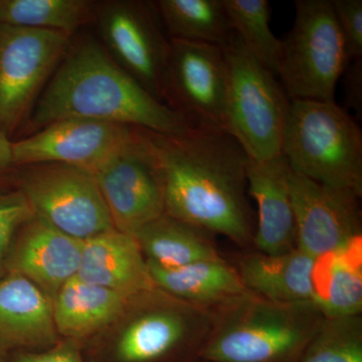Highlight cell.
<instances>
[{
	"label": "cell",
	"mask_w": 362,
	"mask_h": 362,
	"mask_svg": "<svg viewBox=\"0 0 362 362\" xmlns=\"http://www.w3.org/2000/svg\"><path fill=\"white\" fill-rule=\"evenodd\" d=\"M150 133L165 214L238 246H252L256 226L247 201L250 157L240 143L226 131L206 128L180 136Z\"/></svg>",
	"instance_id": "cell-1"
},
{
	"label": "cell",
	"mask_w": 362,
	"mask_h": 362,
	"mask_svg": "<svg viewBox=\"0 0 362 362\" xmlns=\"http://www.w3.org/2000/svg\"><path fill=\"white\" fill-rule=\"evenodd\" d=\"M73 118L135 126L164 136L192 129L92 40L66 56L35 106L32 126L37 129Z\"/></svg>",
	"instance_id": "cell-2"
},
{
	"label": "cell",
	"mask_w": 362,
	"mask_h": 362,
	"mask_svg": "<svg viewBox=\"0 0 362 362\" xmlns=\"http://www.w3.org/2000/svg\"><path fill=\"white\" fill-rule=\"evenodd\" d=\"M211 314L202 362H298L325 318L313 300L272 301L250 291Z\"/></svg>",
	"instance_id": "cell-3"
},
{
	"label": "cell",
	"mask_w": 362,
	"mask_h": 362,
	"mask_svg": "<svg viewBox=\"0 0 362 362\" xmlns=\"http://www.w3.org/2000/svg\"><path fill=\"white\" fill-rule=\"evenodd\" d=\"M281 154L293 173L362 197V134L335 101L292 100Z\"/></svg>",
	"instance_id": "cell-4"
},
{
	"label": "cell",
	"mask_w": 362,
	"mask_h": 362,
	"mask_svg": "<svg viewBox=\"0 0 362 362\" xmlns=\"http://www.w3.org/2000/svg\"><path fill=\"white\" fill-rule=\"evenodd\" d=\"M110 362H197L213 322L209 309L154 288L135 298Z\"/></svg>",
	"instance_id": "cell-5"
},
{
	"label": "cell",
	"mask_w": 362,
	"mask_h": 362,
	"mask_svg": "<svg viewBox=\"0 0 362 362\" xmlns=\"http://www.w3.org/2000/svg\"><path fill=\"white\" fill-rule=\"evenodd\" d=\"M228 66L226 131L254 160L280 156L290 103L275 76L237 35L223 47Z\"/></svg>",
	"instance_id": "cell-6"
},
{
	"label": "cell",
	"mask_w": 362,
	"mask_h": 362,
	"mask_svg": "<svg viewBox=\"0 0 362 362\" xmlns=\"http://www.w3.org/2000/svg\"><path fill=\"white\" fill-rule=\"evenodd\" d=\"M294 23L282 40L278 76L292 100L335 101L349 64L330 0H296Z\"/></svg>",
	"instance_id": "cell-7"
},
{
	"label": "cell",
	"mask_w": 362,
	"mask_h": 362,
	"mask_svg": "<svg viewBox=\"0 0 362 362\" xmlns=\"http://www.w3.org/2000/svg\"><path fill=\"white\" fill-rule=\"evenodd\" d=\"M23 192L35 218L75 239H92L114 230L108 207L87 169L47 164L33 169Z\"/></svg>",
	"instance_id": "cell-8"
},
{
	"label": "cell",
	"mask_w": 362,
	"mask_h": 362,
	"mask_svg": "<svg viewBox=\"0 0 362 362\" xmlns=\"http://www.w3.org/2000/svg\"><path fill=\"white\" fill-rule=\"evenodd\" d=\"M90 173L116 230L133 237L165 214L160 166L149 136L138 135Z\"/></svg>",
	"instance_id": "cell-9"
},
{
	"label": "cell",
	"mask_w": 362,
	"mask_h": 362,
	"mask_svg": "<svg viewBox=\"0 0 362 362\" xmlns=\"http://www.w3.org/2000/svg\"><path fill=\"white\" fill-rule=\"evenodd\" d=\"M228 66L223 47L173 40L162 95H169L192 128L226 131Z\"/></svg>",
	"instance_id": "cell-10"
},
{
	"label": "cell",
	"mask_w": 362,
	"mask_h": 362,
	"mask_svg": "<svg viewBox=\"0 0 362 362\" xmlns=\"http://www.w3.org/2000/svg\"><path fill=\"white\" fill-rule=\"evenodd\" d=\"M69 44L65 33L0 25V127L20 122Z\"/></svg>",
	"instance_id": "cell-11"
},
{
	"label": "cell",
	"mask_w": 362,
	"mask_h": 362,
	"mask_svg": "<svg viewBox=\"0 0 362 362\" xmlns=\"http://www.w3.org/2000/svg\"><path fill=\"white\" fill-rule=\"evenodd\" d=\"M289 187L298 249L316 259L361 237V197L321 185L291 169Z\"/></svg>",
	"instance_id": "cell-12"
},
{
	"label": "cell",
	"mask_w": 362,
	"mask_h": 362,
	"mask_svg": "<svg viewBox=\"0 0 362 362\" xmlns=\"http://www.w3.org/2000/svg\"><path fill=\"white\" fill-rule=\"evenodd\" d=\"M130 126L65 119L11 143L13 164H64L92 171L137 137Z\"/></svg>",
	"instance_id": "cell-13"
},
{
	"label": "cell",
	"mask_w": 362,
	"mask_h": 362,
	"mask_svg": "<svg viewBox=\"0 0 362 362\" xmlns=\"http://www.w3.org/2000/svg\"><path fill=\"white\" fill-rule=\"evenodd\" d=\"M101 25L105 40L123 70L159 100L169 45L148 11L141 4H117L106 9Z\"/></svg>",
	"instance_id": "cell-14"
},
{
	"label": "cell",
	"mask_w": 362,
	"mask_h": 362,
	"mask_svg": "<svg viewBox=\"0 0 362 362\" xmlns=\"http://www.w3.org/2000/svg\"><path fill=\"white\" fill-rule=\"evenodd\" d=\"M83 247V240L33 218L7 255L6 263L8 271L25 276L54 301L61 288L77 277Z\"/></svg>",
	"instance_id": "cell-15"
},
{
	"label": "cell",
	"mask_w": 362,
	"mask_h": 362,
	"mask_svg": "<svg viewBox=\"0 0 362 362\" xmlns=\"http://www.w3.org/2000/svg\"><path fill=\"white\" fill-rule=\"evenodd\" d=\"M290 168L282 154L267 160L249 158L247 194L258 206L252 246L276 255L296 249V223L289 187Z\"/></svg>",
	"instance_id": "cell-16"
},
{
	"label": "cell",
	"mask_w": 362,
	"mask_h": 362,
	"mask_svg": "<svg viewBox=\"0 0 362 362\" xmlns=\"http://www.w3.org/2000/svg\"><path fill=\"white\" fill-rule=\"evenodd\" d=\"M58 342L51 298L16 272L0 276V347L37 351Z\"/></svg>",
	"instance_id": "cell-17"
},
{
	"label": "cell",
	"mask_w": 362,
	"mask_h": 362,
	"mask_svg": "<svg viewBox=\"0 0 362 362\" xmlns=\"http://www.w3.org/2000/svg\"><path fill=\"white\" fill-rule=\"evenodd\" d=\"M78 277L130 298L156 287L138 243L116 228L85 240Z\"/></svg>",
	"instance_id": "cell-18"
},
{
	"label": "cell",
	"mask_w": 362,
	"mask_h": 362,
	"mask_svg": "<svg viewBox=\"0 0 362 362\" xmlns=\"http://www.w3.org/2000/svg\"><path fill=\"white\" fill-rule=\"evenodd\" d=\"M135 298L90 284L77 276L61 288L52 301L57 332L76 342L92 337L125 315Z\"/></svg>",
	"instance_id": "cell-19"
},
{
	"label": "cell",
	"mask_w": 362,
	"mask_h": 362,
	"mask_svg": "<svg viewBox=\"0 0 362 362\" xmlns=\"http://www.w3.org/2000/svg\"><path fill=\"white\" fill-rule=\"evenodd\" d=\"M315 258L296 249L270 255L247 252L240 258L237 271L247 291L277 302L313 300Z\"/></svg>",
	"instance_id": "cell-20"
},
{
	"label": "cell",
	"mask_w": 362,
	"mask_h": 362,
	"mask_svg": "<svg viewBox=\"0 0 362 362\" xmlns=\"http://www.w3.org/2000/svg\"><path fill=\"white\" fill-rule=\"evenodd\" d=\"M147 265L157 288L209 310L247 292L237 268L223 258L195 262L180 268H162L149 262Z\"/></svg>",
	"instance_id": "cell-21"
},
{
	"label": "cell",
	"mask_w": 362,
	"mask_h": 362,
	"mask_svg": "<svg viewBox=\"0 0 362 362\" xmlns=\"http://www.w3.org/2000/svg\"><path fill=\"white\" fill-rule=\"evenodd\" d=\"M312 285L313 301L324 316L361 315L362 238L316 258Z\"/></svg>",
	"instance_id": "cell-22"
},
{
	"label": "cell",
	"mask_w": 362,
	"mask_h": 362,
	"mask_svg": "<svg viewBox=\"0 0 362 362\" xmlns=\"http://www.w3.org/2000/svg\"><path fill=\"white\" fill-rule=\"evenodd\" d=\"M211 233L164 214L133 235L143 256L162 268L221 259Z\"/></svg>",
	"instance_id": "cell-23"
},
{
	"label": "cell",
	"mask_w": 362,
	"mask_h": 362,
	"mask_svg": "<svg viewBox=\"0 0 362 362\" xmlns=\"http://www.w3.org/2000/svg\"><path fill=\"white\" fill-rule=\"evenodd\" d=\"M158 6L173 40L223 47L233 39L223 0H161Z\"/></svg>",
	"instance_id": "cell-24"
},
{
	"label": "cell",
	"mask_w": 362,
	"mask_h": 362,
	"mask_svg": "<svg viewBox=\"0 0 362 362\" xmlns=\"http://www.w3.org/2000/svg\"><path fill=\"white\" fill-rule=\"evenodd\" d=\"M233 33L250 54L267 70L278 75L282 40L270 26V4L267 0H223Z\"/></svg>",
	"instance_id": "cell-25"
},
{
	"label": "cell",
	"mask_w": 362,
	"mask_h": 362,
	"mask_svg": "<svg viewBox=\"0 0 362 362\" xmlns=\"http://www.w3.org/2000/svg\"><path fill=\"white\" fill-rule=\"evenodd\" d=\"M90 8L84 0H0V25L71 35L87 21Z\"/></svg>",
	"instance_id": "cell-26"
},
{
	"label": "cell",
	"mask_w": 362,
	"mask_h": 362,
	"mask_svg": "<svg viewBox=\"0 0 362 362\" xmlns=\"http://www.w3.org/2000/svg\"><path fill=\"white\" fill-rule=\"evenodd\" d=\"M298 362H362V317H325Z\"/></svg>",
	"instance_id": "cell-27"
},
{
	"label": "cell",
	"mask_w": 362,
	"mask_h": 362,
	"mask_svg": "<svg viewBox=\"0 0 362 362\" xmlns=\"http://www.w3.org/2000/svg\"><path fill=\"white\" fill-rule=\"evenodd\" d=\"M33 218L32 207L21 192L0 194V270L6 263L16 230Z\"/></svg>",
	"instance_id": "cell-28"
},
{
	"label": "cell",
	"mask_w": 362,
	"mask_h": 362,
	"mask_svg": "<svg viewBox=\"0 0 362 362\" xmlns=\"http://www.w3.org/2000/svg\"><path fill=\"white\" fill-rule=\"evenodd\" d=\"M331 2L344 39L349 63L362 59L361 0H332Z\"/></svg>",
	"instance_id": "cell-29"
},
{
	"label": "cell",
	"mask_w": 362,
	"mask_h": 362,
	"mask_svg": "<svg viewBox=\"0 0 362 362\" xmlns=\"http://www.w3.org/2000/svg\"><path fill=\"white\" fill-rule=\"evenodd\" d=\"M77 343L66 339L49 349L21 351L14 357L13 362H85Z\"/></svg>",
	"instance_id": "cell-30"
},
{
	"label": "cell",
	"mask_w": 362,
	"mask_h": 362,
	"mask_svg": "<svg viewBox=\"0 0 362 362\" xmlns=\"http://www.w3.org/2000/svg\"><path fill=\"white\" fill-rule=\"evenodd\" d=\"M345 96L349 108L361 117L362 111V59H354L343 73Z\"/></svg>",
	"instance_id": "cell-31"
},
{
	"label": "cell",
	"mask_w": 362,
	"mask_h": 362,
	"mask_svg": "<svg viewBox=\"0 0 362 362\" xmlns=\"http://www.w3.org/2000/svg\"><path fill=\"white\" fill-rule=\"evenodd\" d=\"M11 143L6 135L0 130V173L13 164Z\"/></svg>",
	"instance_id": "cell-32"
},
{
	"label": "cell",
	"mask_w": 362,
	"mask_h": 362,
	"mask_svg": "<svg viewBox=\"0 0 362 362\" xmlns=\"http://www.w3.org/2000/svg\"><path fill=\"white\" fill-rule=\"evenodd\" d=\"M0 362H7L6 356H4V350L0 347Z\"/></svg>",
	"instance_id": "cell-33"
},
{
	"label": "cell",
	"mask_w": 362,
	"mask_h": 362,
	"mask_svg": "<svg viewBox=\"0 0 362 362\" xmlns=\"http://www.w3.org/2000/svg\"><path fill=\"white\" fill-rule=\"evenodd\" d=\"M197 362H202V361H197Z\"/></svg>",
	"instance_id": "cell-34"
}]
</instances>
